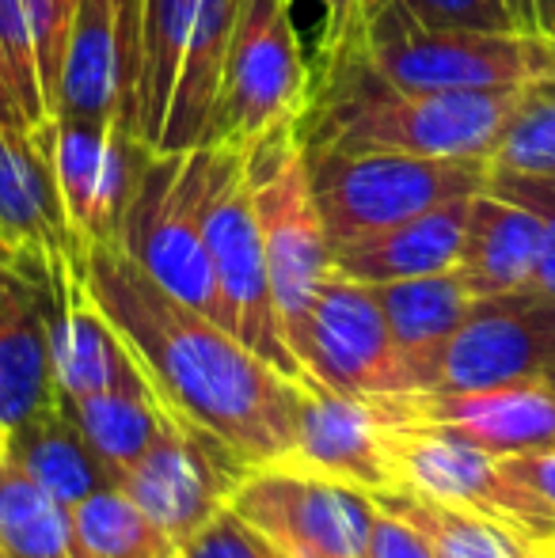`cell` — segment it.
I'll return each mask as SVG.
<instances>
[{
    "label": "cell",
    "mask_w": 555,
    "mask_h": 558,
    "mask_svg": "<svg viewBox=\"0 0 555 558\" xmlns=\"http://www.w3.org/2000/svg\"><path fill=\"white\" fill-rule=\"evenodd\" d=\"M88 289L168 411L209 429L248 468L281 463L293 445L301 380L171 296L119 243L88 247Z\"/></svg>",
    "instance_id": "cell-1"
},
{
    "label": "cell",
    "mask_w": 555,
    "mask_h": 558,
    "mask_svg": "<svg viewBox=\"0 0 555 558\" xmlns=\"http://www.w3.org/2000/svg\"><path fill=\"white\" fill-rule=\"evenodd\" d=\"M521 88L411 92L393 84L365 53L362 38L309 76L293 137L312 153H411L491 160Z\"/></svg>",
    "instance_id": "cell-2"
},
{
    "label": "cell",
    "mask_w": 555,
    "mask_h": 558,
    "mask_svg": "<svg viewBox=\"0 0 555 558\" xmlns=\"http://www.w3.org/2000/svg\"><path fill=\"white\" fill-rule=\"evenodd\" d=\"M362 46L411 92H503L555 76V38L536 31H437L396 0H362Z\"/></svg>",
    "instance_id": "cell-3"
},
{
    "label": "cell",
    "mask_w": 555,
    "mask_h": 558,
    "mask_svg": "<svg viewBox=\"0 0 555 558\" xmlns=\"http://www.w3.org/2000/svg\"><path fill=\"white\" fill-rule=\"evenodd\" d=\"M304 163L331 247L480 194L491 183V160L483 156L312 153Z\"/></svg>",
    "instance_id": "cell-4"
},
{
    "label": "cell",
    "mask_w": 555,
    "mask_h": 558,
    "mask_svg": "<svg viewBox=\"0 0 555 558\" xmlns=\"http://www.w3.org/2000/svg\"><path fill=\"white\" fill-rule=\"evenodd\" d=\"M209 183H214L209 145L186 153H153L130 198L119 247L171 296L225 327L221 289L202 228Z\"/></svg>",
    "instance_id": "cell-5"
},
{
    "label": "cell",
    "mask_w": 555,
    "mask_h": 558,
    "mask_svg": "<svg viewBox=\"0 0 555 558\" xmlns=\"http://www.w3.org/2000/svg\"><path fill=\"white\" fill-rule=\"evenodd\" d=\"M248 175H252L255 217H260L263 255H267L270 296H275L281 335L297 353L316 289L335 263L293 125H281L248 148Z\"/></svg>",
    "instance_id": "cell-6"
},
{
    "label": "cell",
    "mask_w": 555,
    "mask_h": 558,
    "mask_svg": "<svg viewBox=\"0 0 555 558\" xmlns=\"http://www.w3.org/2000/svg\"><path fill=\"white\" fill-rule=\"evenodd\" d=\"M304 96L309 50L293 0H240L206 145L248 153L281 125H293Z\"/></svg>",
    "instance_id": "cell-7"
},
{
    "label": "cell",
    "mask_w": 555,
    "mask_h": 558,
    "mask_svg": "<svg viewBox=\"0 0 555 558\" xmlns=\"http://www.w3.org/2000/svg\"><path fill=\"white\" fill-rule=\"evenodd\" d=\"M214 148V183H209L206 214V247L214 263V278L225 304V331L244 342L255 357L275 365L289 380H304L297 353L281 335L275 296H270L267 255H263L260 217H255L252 175H248V153L225 145Z\"/></svg>",
    "instance_id": "cell-8"
},
{
    "label": "cell",
    "mask_w": 555,
    "mask_h": 558,
    "mask_svg": "<svg viewBox=\"0 0 555 558\" xmlns=\"http://www.w3.org/2000/svg\"><path fill=\"white\" fill-rule=\"evenodd\" d=\"M388 452H393L396 478L393 490L472 509V513L518 532L529 544L555 532V509L503 468V456L460 441L449 429L388 426Z\"/></svg>",
    "instance_id": "cell-9"
},
{
    "label": "cell",
    "mask_w": 555,
    "mask_h": 558,
    "mask_svg": "<svg viewBox=\"0 0 555 558\" xmlns=\"http://www.w3.org/2000/svg\"><path fill=\"white\" fill-rule=\"evenodd\" d=\"M506 384H544L555 391V301L533 289L475 296L426 376V391Z\"/></svg>",
    "instance_id": "cell-10"
},
{
    "label": "cell",
    "mask_w": 555,
    "mask_h": 558,
    "mask_svg": "<svg viewBox=\"0 0 555 558\" xmlns=\"http://www.w3.org/2000/svg\"><path fill=\"white\" fill-rule=\"evenodd\" d=\"M164 407V403H160ZM248 463L225 448L209 429L164 407L153 445L130 471L114 478L122 494L156 524L171 547L198 532L244 478Z\"/></svg>",
    "instance_id": "cell-11"
},
{
    "label": "cell",
    "mask_w": 555,
    "mask_h": 558,
    "mask_svg": "<svg viewBox=\"0 0 555 558\" xmlns=\"http://www.w3.org/2000/svg\"><path fill=\"white\" fill-rule=\"evenodd\" d=\"M297 361L312 380L362 403L415 391L373 286L347 278L335 266L316 289Z\"/></svg>",
    "instance_id": "cell-12"
},
{
    "label": "cell",
    "mask_w": 555,
    "mask_h": 558,
    "mask_svg": "<svg viewBox=\"0 0 555 558\" xmlns=\"http://www.w3.org/2000/svg\"><path fill=\"white\" fill-rule=\"evenodd\" d=\"M229 506L278 547L281 558H365L373 498L365 490L286 468H248Z\"/></svg>",
    "instance_id": "cell-13"
},
{
    "label": "cell",
    "mask_w": 555,
    "mask_h": 558,
    "mask_svg": "<svg viewBox=\"0 0 555 558\" xmlns=\"http://www.w3.org/2000/svg\"><path fill=\"white\" fill-rule=\"evenodd\" d=\"M65 221L84 247L122 240L130 198L153 148L130 125L58 114L43 125Z\"/></svg>",
    "instance_id": "cell-14"
},
{
    "label": "cell",
    "mask_w": 555,
    "mask_h": 558,
    "mask_svg": "<svg viewBox=\"0 0 555 558\" xmlns=\"http://www.w3.org/2000/svg\"><path fill=\"white\" fill-rule=\"evenodd\" d=\"M385 426H437L491 456L555 448V391L544 384H506L475 391H403L373 399Z\"/></svg>",
    "instance_id": "cell-15"
},
{
    "label": "cell",
    "mask_w": 555,
    "mask_h": 558,
    "mask_svg": "<svg viewBox=\"0 0 555 558\" xmlns=\"http://www.w3.org/2000/svg\"><path fill=\"white\" fill-rule=\"evenodd\" d=\"M0 251L31 281H50L69 258L84 255L53 179L46 130L0 125Z\"/></svg>",
    "instance_id": "cell-16"
},
{
    "label": "cell",
    "mask_w": 555,
    "mask_h": 558,
    "mask_svg": "<svg viewBox=\"0 0 555 558\" xmlns=\"http://www.w3.org/2000/svg\"><path fill=\"white\" fill-rule=\"evenodd\" d=\"M275 468L354 486L365 494L396 486L388 426L377 418V411L362 399L324 388L312 376L297 384L293 445Z\"/></svg>",
    "instance_id": "cell-17"
},
{
    "label": "cell",
    "mask_w": 555,
    "mask_h": 558,
    "mask_svg": "<svg viewBox=\"0 0 555 558\" xmlns=\"http://www.w3.org/2000/svg\"><path fill=\"white\" fill-rule=\"evenodd\" d=\"M137 38L141 0H76L53 118H104L134 130Z\"/></svg>",
    "instance_id": "cell-18"
},
{
    "label": "cell",
    "mask_w": 555,
    "mask_h": 558,
    "mask_svg": "<svg viewBox=\"0 0 555 558\" xmlns=\"http://www.w3.org/2000/svg\"><path fill=\"white\" fill-rule=\"evenodd\" d=\"M541 240V214L521 198L487 186L468 202L464 240H460V255L453 270L472 296L521 293L533 281Z\"/></svg>",
    "instance_id": "cell-19"
},
{
    "label": "cell",
    "mask_w": 555,
    "mask_h": 558,
    "mask_svg": "<svg viewBox=\"0 0 555 558\" xmlns=\"http://www.w3.org/2000/svg\"><path fill=\"white\" fill-rule=\"evenodd\" d=\"M468 202H472V194L426 209L411 221L339 243V247H331L335 270L354 281H365V286L453 270L460 255V240H464Z\"/></svg>",
    "instance_id": "cell-20"
},
{
    "label": "cell",
    "mask_w": 555,
    "mask_h": 558,
    "mask_svg": "<svg viewBox=\"0 0 555 558\" xmlns=\"http://www.w3.org/2000/svg\"><path fill=\"white\" fill-rule=\"evenodd\" d=\"M58 403L46 293L20 274L0 301V441Z\"/></svg>",
    "instance_id": "cell-21"
},
{
    "label": "cell",
    "mask_w": 555,
    "mask_h": 558,
    "mask_svg": "<svg viewBox=\"0 0 555 558\" xmlns=\"http://www.w3.org/2000/svg\"><path fill=\"white\" fill-rule=\"evenodd\" d=\"M237 12L240 0H198L191 43H186L183 65H179L176 88L168 99V114H164V130L153 153H186V148L206 145Z\"/></svg>",
    "instance_id": "cell-22"
},
{
    "label": "cell",
    "mask_w": 555,
    "mask_h": 558,
    "mask_svg": "<svg viewBox=\"0 0 555 558\" xmlns=\"http://www.w3.org/2000/svg\"><path fill=\"white\" fill-rule=\"evenodd\" d=\"M373 293H377L381 312H385L388 335H393L396 350L408 365L411 388L426 391V376L437 350L464 324L475 296L457 278V270L385 281V286H373Z\"/></svg>",
    "instance_id": "cell-23"
},
{
    "label": "cell",
    "mask_w": 555,
    "mask_h": 558,
    "mask_svg": "<svg viewBox=\"0 0 555 558\" xmlns=\"http://www.w3.org/2000/svg\"><path fill=\"white\" fill-rule=\"evenodd\" d=\"M4 460L65 506H81L88 494L111 486L104 463L84 441L65 399L12 429L4 437Z\"/></svg>",
    "instance_id": "cell-24"
},
{
    "label": "cell",
    "mask_w": 555,
    "mask_h": 558,
    "mask_svg": "<svg viewBox=\"0 0 555 558\" xmlns=\"http://www.w3.org/2000/svg\"><path fill=\"white\" fill-rule=\"evenodd\" d=\"M198 0H141V38H137V111L134 133L148 148L164 130L168 99L191 43Z\"/></svg>",
    "instance_id": "cell-25"
},
{
    "label": "cell",
    "mask_w": 555,
    "mask_h": 558,
    "mask_svg": "<svg viewBox=\"0 0 555 558\" xmlns=\"http://www.w3.org/2000/svg\"><path fill=\"white\" fill-rule=\"evenodd\" d=\"M65 403L73 411L76 426H81L84 441L92 445V452L104 463L111 486L122 471H130L145 456V448L153 445L164 418V407L156 399L153 384L145 380V373L137 380L122 384V388L99 391V396L88 399H65Z\"/></svg>",
    "instance_id": "cell-26"
},
{
    "label": "cell",
    "mask_w": 555,
    "mask_h": 558,
    "mask_svg": "<svg viewBox=\"0 0 555 558\" xmlns=\"http://www.w3.org/2000/svg\"><path fill=\"white\" fill-rule=\"evenodd\" d=\"M370 498L388 513L403 517L434 547L437 558H526L529 547H533L518 532L503 529V524L487 521L472 509L445 506V501L422 498V494L377 490Z\"/></svg>",
    "instance_id": "cell-27"
},
{
    "label": "cell",
    "mask_w": 555,
    "mask_h": 558,
    "mask_svg": "<svg viewBox=\"0 0 555 558\" xmlns=\"http://www.w3.org/2000/svg\"><path fill=\"white\" fill-rule=\"evenodd\" d=\"M0 547L4 558H81L73 506L46 494L12 463L0 471Z\"/></svg>",
    "instance_id": "cell-28"
},
{
    "label": "cell",
    "mask_w": 555,
    "mask_h": 558,
    "mask_svg": "<svg viewBox=\"0 0 555 558\" xmlns=\"http://www.w3.org/2000/svg\"><path fill=\"white\" fill-rule=\"evenodd\" d=\"M73 529L81 558H171V544L119 486H104L73 506Z\"/></svg>",
    "instance_id": "cell-29"
},
{
    "label": "cell",
    "mask_w": 555,
    "mask_h": 558,
    "mask_svg": "<svg viewBox=\"0 0 555 558\" xmlns=\"http://www.w3.org/2000/svg\"><path fill=\"white\" fill-rule=\"evenodd\" d=\"M491 168L529 179H555V76L526 84L491 153Z\"/></svg>",
    "instance_id": "cell-30"
},
{
    "label": "cell",
    "mask_w": 555,
    "mask_h": 558,
    "mask_svg": "<svg viewBox=\"0 0 555 558\" xmlns=\"http://www.w3.org/2000/svg\"><path fill=\"white\" fill-rule=\"evenodd\" d=\"M0 76L35 130L50 122V104L43 92V73H38V53L23 0H0Z\"/></svg>",
    "instance_id": "cell-31"
},
{
    "label": "cell",
    "mask_w": 555,
    "mask_h": 558,
    "mask_svg": "<svg viewBox=\"0 0 555 558\" xmlns=\"http://www.w3.org/2000/svg\"><path fill=\"white\" fill-rule=\"evenodd\" d=\"M171 558H281L278 547L248 524L232 506H221L198 532L171 547Z\"/></svg>",
    "instance_id": "cell-32"
},
{
    "label": "cell",
    "mask_w": 555,
    "mask_h": 558,
    "mask_svg": "<svg viewBox=\"0 0 555 558\" xmlns=\"http://www.w3.org/2000/svg\"><path fill=\"white\" fill-rule=\"evenodd\" d=\"M422 27L437 31H521L506 0H396Z\"/></svg>",
    "instance_id": "cell-33"
},
{
    "label": "cell",
    "mask_w": 555,
    "mask_h": 558,
    "mask_svg": "<svg viewBox=\"0 0 555 558\" xmlns=\"http://www.w3.org/2000/svg\"><path fill=\"white\" fill-rule=\"evenodd\" d=\"M495 191L521 198L526 206H533L544 221V240H541V258H536V270L529 289L544 293L555 301V179H529V175H510V171L491 168V183Z\"/></svg>",
    "instance_id": "cell-34"
},
{
    "label": "cell",
    "mask_w": 555,
    "mask_h": 558,
    "mask_svg": "<svg viewBox=\"0 0 555 558\" xmlns=\"http://www.w3.org/2000/svg\"><path fill=\"white\" fill-rule=\"evenodd\" d=\"M312 4H316V27H312L309 76H316L362 38V0H312Z\"/></svg>",
    "instance_id": "cell-35"
},
{
    "label": "cell",
    "mask_w": 555,
    "mask_h": 558,
    "mask_svg": "<svg viewBox=\"0 0 555 558\" xmlns=\"http://www.w3.org/2000/svg\"><path fill=\"white\" fill-rule=\"evenodd\" d=\"M365 558H437L434 547L411 529L403 517L388 513L373 501V521H370V544Z\"/></svg>",
    "instance_id": "cell-36"
},
{
    "label": "cell",
    "mask_w": 555,
    "mask_h": 558,
    "mask_svg": "<svg viewBox=\"0 0 555 558\" xmlns=\"http://www.w3.org/2000/svg\"><path fill=\"white\" fill-rule=\"evenodd\" d=\"M503 468L510 471L518 483H526L533 494H541V498L555 509V448H544V452L503 456Z\"/></svg>",
    "instance_id": "cell-37"
},
{
    "label": "cell",
    "mask_w": 555,
    "mask_h": 558,
    "mask_svg": "<svg viewBox=\"0 0 555 558\" xmlns=\"http://www.w3.org/2000/svg\"><path fill=\"white\" fill-rule=\"evenodd\" d=\"M521 31L555 38V0H506Z\"/></svg>",
    "instance_id": "cell-38"
},
{
    "label": "cell",
    "mask_w": 555,
    "mask_h": 558,
    "mask_svg": "<svg viewBox=\"0 0 555 558\" xmlns=\"http://www.w3.org/2000/svg\"><path fill=\"white\" fill-rule=\"evenodd\" d=\"M0 125H8V130H35V125L27 122V114L20 111V104H15V96L8 92L4 76H0Z\"/></svg>",
    "instance_id": "cell-39"
},
{
    "label": "cell",
    "mask_w": 555,
    "mask_h": 558,
    "mask_svg": "<svg viewBox=\"0 0 555 558\" xmlns=\"http://www.w3.org/2000/svg\"><path fill=\"white\" fill-rule=\"evenodd\" d=\"M15 278H20V270H15V266L4 258V251H0V301H4V293L12 289V281H15Z\"/></svg>",
    "instance_id": "cell-40"
},
{
    "label": "cell",
    "mask_w": 555,
    "mask_h": 558,
    "mask_svg": "<svg viewBox=\"0 0 555 558\" xmlns=\"http://www.w3.org/2000/svg\"><path fill=\"white\" fill-rule=\"evenodd\" d=\"M533 555H536V558H555V532H548L544 539H536V544H533Z\"/></svg>",
    "instance_id": "cell-41"
},
{
    "label": "cell",
    "mask_w": 555,
    "mask_h": 558,
    "mask_svg": "<svg viewBox=\"0 0 555 558\" xmlns=\"http://www.w3.org/2000/svg\"><path fill=\"white\" fill-rule=\"evenodd\" d=\"M8 468V460H4V441H0V471Z\"/></svg>",
    "instance_id": "cell-42"
},
{
    "label": "cell",
    "mask_w": 555,
    "mask_h": 558,
    "mask_svg": "<svg viewBox=\"0 0 555 558\" xmlns=\"http://www.w3.org/2000/svg\"><path fill=\"white\" fill-rule=\"evenodd\" d=\"M526 558H536V555H533V547H529V555H526Z\"/></svg>",
    "instance_id": "cell-43"
},
{
    "label": "cell",
    "mask_w": 555,
    "mask_h": 558,
    "mask_svg": "<svg viewBox=\"0 0 555 558\" xmlns=\"http://www.w3.org/2000/svg\"><path fill=\"white\" fill-rule=\"evenodd\" d=\"M0 558H4V547H0Z\"/></svg>",
    "instance_id": "cell-44"
}]
</instances>
